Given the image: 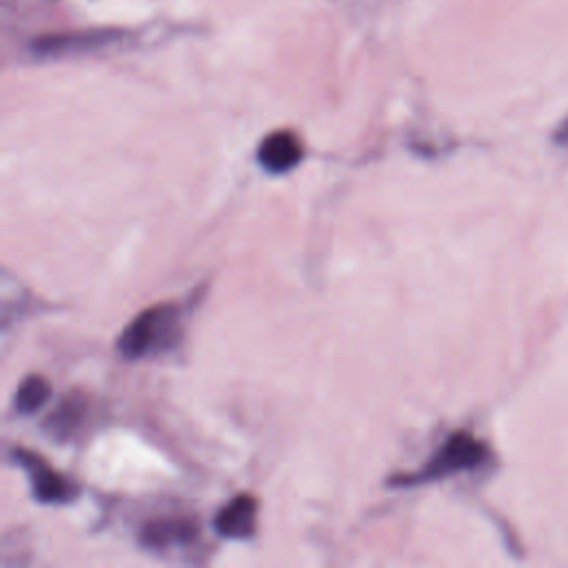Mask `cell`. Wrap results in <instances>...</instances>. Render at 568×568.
<instances>
[{"mask_svg":"<svg viewBox=\"0 0 568 568\" xmlns=\"http://www.w3.org/2000/svg\"><path fill=\"white\" fill-rule=\"evenodd\" d=\"M178 339V311L175 306H151L142 311L118 337V351L122 357L135 359L151 351L173 346Z\"/></svg>","mask_w":568,"mask_h":568,"instance_id":"1","label":"cell"},{"mask_svg":"<svg viewBox=\"0 0 568 568\" xmlns=\"http://www.w3.org/2000/svg\"><path fill=\"white\" fill-rule=\"evenodd\" d=\"M484 457H486V448L479 439H475L468 433H455L444 442V446L428 459V464L419 473L404 475V477H393L390 484L413 486V484L442 479V477H448L453 473H459V470H466V468H473V466L481 464Z\"/></svg>","mask_w":568,"mask_h":568,"instance_id":"2","label":"cell"},{"mask_svg":"<svg viewBox=\"0 0 568 568\" xmlns=\"http://www.w3.org/2000/svg\"><path fill=\"white\" fill-rule=\"evenodd\" d=\"M13 459L20 462V466L27 470L29 481H31V490L33 497L42 504H62L69 501L73 490L67 484V479L53 470L51 466H47V462L33 453L27 450H13Z\"/></svg>","mask_w":568,"mask_h":568,"instance_id":"3","label":"cell"},{"mask_svg":"<svg viewBox=\"0 0 568 568\" xmlns=\"http://www.w3.org/2000/svg\"><path fill=\"white\" fill-rule=\"evenodd\" d=\"M302 155H304V149L300 138L293 131H284V129L268 133L257 149L260 166L273 175L288 173L291 169H295Z\"/></svg>","mask_w":568,"mask_h":568,"instance_id":"4","label":"cell"},{"mask_svg":"<svg viewBox=\"0 0 568 568\" xmlns=\"http://www.w3.org/2000/svg\"><path fill=\"white\" fill-rule=\"evenodd\" d=\"M255 524H257V501L253 495H246V493H242V495L233 497L229 504H224L213 521L217 535H222L226 539L253 537Z\"/></svg>","mask_w":568,"mask_h":568,"instance_id":"5","label":"cell"},{"mask_svg":"<svg viewBox=\"0 0 568 568\" xmlns=\"http://www.w3.org/2000/svg\"><path fill=\"white\" fill-rule=\"evenodd\" d=\"M197 528L189 519L180 517H166V519H153L142 528L140 541L146 548H166V546H182L195 537Z\"/></svg>","mask_w":568,"mask_h":568,"instance_id":"6","label":"cell"},{"mask_svg":"<svg viewBox=\"0 0 568 568\" xmlns=\"http://www.w3.org/2000/svg\"><path fill=\"white\" fill-rule=\"evenodd\" d=\"M84 408H87V402L82 395H78V393L67 395L58 404V408L47 417V422H44L47 433H51L58 439L69 437L73 433V428H78V424L82 422Z\"/></svg>","mask_w":568,"mask_h":568,"instance_id":"7","label":"cell"},{"mask_svg":"<svg viewBox=\"0 0 568 568\" xmlns=\"http://www.w3.org/2000/svg\"><path fill=\"white\" fill-rule=\"evenodd\" d=\"M104 40H109V33L95 31V33H64V36H44L40 40L33 42L36 51L40 53H67L73 49H87V47H95L102 44Z\"/></svg>","mask_w":568,"mask_h":568,"instance_id":"8","label":"cell"},{"mask_svg":"<svg viewBox=\"0 0 568 568\" xmlns=\"http://www.w3.org/2000/svg\"><path fill=\"white\" fill-rule=\"evenodd\" d=\"M49 397H51L49 382L42 375H29L20 382L13 404H16V410L29 415V413H36L40 406H44Z\"/></svg>","mask_w":568,"mask_h":568,"instance_id":"9","label":"cell"}]
</instances>
